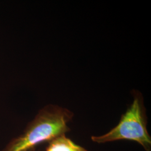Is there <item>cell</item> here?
<instances>
[{
	"label": "cell",
	"instance_id": "6da1fadb",
	"mask_svg": "<svg viewBox=\"0 0 151 151\" xmlns=\"http://www.w3.org/2000/svg\"><path fill=\"white\" fill-rule=\"evenodd\" d=\"M73 114L69 110L50 105L41 109L23 133L13 138L1 151H32L39 144L50 142L70 130Z\"/></svg>",
	"mask_w": 151,
	"mask_h": 151
},
{
	"label": "cell",
	"instance_id": "7a4b0ae2",
	"mask_svg": "<svg viewBox=\"0 0 151 151\" xmlns=\"http://www.w3.org/2000/svg\"><path fill=\"white\" fill-rule=\"evenodd\" d=\"M146 121L140 100L135 97L129 108L122 115L118 125L107 133L92 136L91 140L97 143H105L127 139L138 143L146 151L151 149V138L146 127Z\"/></svg>",
	"mask_w": 151,
	"mask_h": 151
},
{
	"label": "cell",
	"instance_id": "3957f363",
	"mask_svg": "<svg viewBox=\"0 0 151 151\" xmlns=\"http://www.w3.org/2000/svg\"><path fill=\"white\" fill-rule=\"evenodd\" d=\"M45 151H87L67 138L65 134L57 137L49 142Z\"/></svg>",
	"mask_w": 151,
	"mask_h": 151
}]
</instances>
